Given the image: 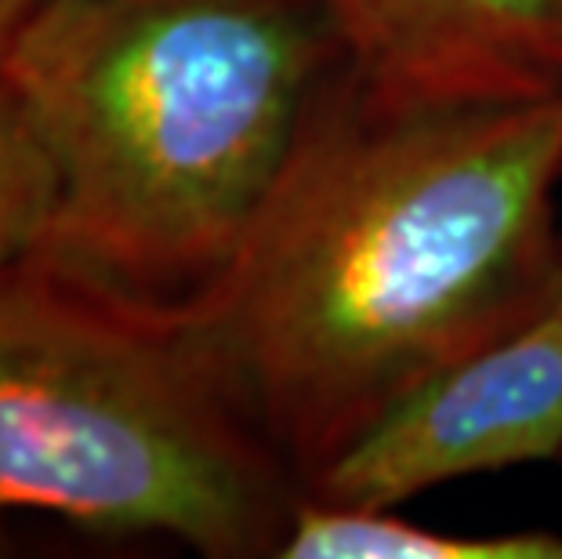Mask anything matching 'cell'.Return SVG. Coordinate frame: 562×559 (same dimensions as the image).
I'll return each mask as SVG.
<instances>
[{
    "instance_id": "cell-1",
    "label": "cell",
    "mask_w": 562,
    "mask_h": 559,
    "mask_svg": "<svg viewBox=\"0 0 562 559\" xmlns=\"http://www.w3.org/2000/svg\"><path fill=\"white\" fill-rule=\"evenodd\" d=\"M562 91L403 113L341 69L229 272L182 309L305 487L562 280Z\"/></svg>"
},
{
    "instance_id": "cell-2",
    "label": "cell",
    "mask_w": 562,
    "mask_h": 559,
    "mask_svg": "<svg viewBox=\"0 0 562 559\" xmlns=\"http://www.w3.org/2000/svg\"><path fill=\"white\" fill-rule=\"evenodd\" d=\"M341 69L308 0H44L0 58L58 178L26 261L146 309L196 305Z\"/></svg>"
},
{
    "instance_id": "cell-3",
    "label": "cell",
    "mask_w": 562,
    "mask_h": 559,
    "mask_svg": "<svg viewBox=\"0 0 562 559\" xmlns=\"http://www.w3.org/2000/svg\"><path fill=\"white\" fill-rule=\"evenodd\" d=\"M297 487L193 320L33 261L0 272V516L277 556Z\"/></svg>"
},
{
    "instance_id": "cell-4",
    "label": "cell",
    "mask_w": 562,
    "mask_h": 559,
    "mask_svg": "<svg viewBox=\"0 0 562 559\" xmlns=\"http://www.w3.org/2000/svg\"><path fill=\"white\" fill-rule=\"evenodd\" d=\"M562 461V280L548 302L406 396L302 494L396 508L464 476Z\"/></svg>"
},
{
    "instance_id": "cell-5",
    "label": "cell",
    "mask_w": 562,
    "mask_h": 559,
    "mask_svg": "<svg viewBox=\"0 0 562 559\" xmlns=\"http://www.w3.org/2000/svg\"><path fill=\"white\" fill-rule=\"evenodd\" d=\"M370 102L486 110L562 91V0H308Z\"/></svg>"
},
{
    "instance_id": "cell-6",
    "label": "cell",
    "mask_w": 562,
    "mask_h": 559,
    "mask_svg": "<svg viewBox=\"0 0 562 559\" xmlns=\"http://www.w3.org/2000/svg\"><path fill=\"white\" fill-rule=\"evenodd\" d=\"M277 559H562L559 530H432L392 508H356L297 494Z\"/></svg>"
},
{
    "instance_id": "cell-7",
    "label": "cell",
    "mask_w": 562,
    "mask_h": 559,
    "mask_svg": "<svg viewBox=\"0 0 562 559\" xmlns=\"http://www.w3.org/2000/svg\"><path fill=\"white\" fill-rule=\"evenodd\" d=\"M58 178L26 105L0 74V272L37 251L55 215Z\"/></svg>"
},
{
    "instance_id": "cell-8",
    "label": "cell",
    "mask_w": 562,
    "mask_h": 559,
    "mask_svg": "<svg viewBox=\"0 0 562 559\" xmlns=\"http://www.w3.org/2000/svg\"><path fill=\"white\" fill-rule=\"evenodd\" d=\"M44 4V0H0V58H4L8 44L15 41V33L26 26L30 15Z\"/></svg>"
},
{
    "instance_id": "cell-9",
    "label": "cell",
    "mask_w": 562,
    "mask_h": 559,
    "mask_svg": "<svg viewBox=\"0 0 562 559\" xmlns=\"http://www.w3.org/2000/svg\"><path fill=\"white\" fill-rule=\"evenodd\" d=\"M0 549H4V527H0Z\"/></svg>"
}]
</instances>
